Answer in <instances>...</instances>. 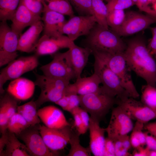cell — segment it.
I'll use <instances>...</instances> for the list:
<instances>
[{
  "label": "cell",
  "mask_w": 156,
  "mask_h": 156,
  "mask_svg": "<svg viewBox=\"0 0 156 156\" xmlns=\"http://www.w3.org/2000/svg\"><path fill=\"white\" fill-rule=\"evenodd\" d=\"M123 55L131 70L147 84L155 86L156 61L143 39L135 38L130 40Z\"/></svg>",
  "instance_id": "1"
},
{
  "label": "cell",
  "mask_w": 156,
  "mask_h": 156,
  "mask_svg": "<svg viewBox=\"0 0 156 156\" xmlns=\"http://www.w3.org/2000/svg\"><path fill=\"white\" fill-rule=\"evenodd\" d=\"M84 47L92 51L112 53H123L127 44L120 36L96 23L83 41Z\"/></svg>",
  "instance_id": "2"
},
{
  "label": "cell",
  "mask_w": 156,
  "mask_h": 156,
  "mask_svg": "<svg viewBox=\"0 0 156 156\" xmlns=\"http://www.w3.org/2000/svg\"><path fill=\"white\" fill-rule=\"evenodd\" d=\"M123 53H112L103 51H94L92 53L98 57L108 66L118 78L123 88L130 97L136 99L140 94L133 81L130 71Z\"/></svg>",
  "instance_id": "3"
},
{
  "label": "cell",
  "mask_w": 156,
  "mask_h": 156,
  "mask_svg": "<svg viewBox=\"0 0 156 156\" xmlns=\"http://www.w3.org/2000/svg\"><path fill=\"white\" fill-rule=\"evenodd\" d=\"M94 73L99 77L102 86L101 93L120 100L130 97L122 86L116 75L103 61L94 56Z\"/></svg>",
  "instance_id": "4"
},
{
  "label": "cell",
  "mask_w": 156,
  "mask_h": 156,
  "mask_svg": "<svg viewBox=\"0 0 156 156\" xmlns=\"http://www.w3.org/2000/svg\"><path fill=\"white\" fill-rule=\"evenodd\" d=\"M34 73L35 84L40 90L38 97L35 101L38 108L45 103L57 101L70 84V81L64 79Z\"/></svg>",
  "instance_id": "5"
},
{
  "label": "cell",
  "mask_w": 156,
  "mask_h": 156,
  "mask_svg": "<svg viewBox=\"0 0 156 156\" xmlns=\"http://www.w3.org/2000/svg\"><path fill=\"white\" fill-rule=\"evenodd\" d=\"M79 96L81 107L99 121L117 102L116 98L100 93Z\"/></svg>",
  "instance_id": "6"
},
{
  "label": "cell",
  "mask_w": 156,
  "mask_h": 156,
  "mask_svg": "<svg viewBox=\"0 0 156 156\" xmlns=\"http://www.w3.org/2000/svg\"><path fill=\"white\" fill-rule=\"evenodd\" d=\"M38 56L36 55L22 56L12 61L1 70L0 73V93L3 94V86L9 80L21 77L23 74L33 70L38 66Z\"/></svg>",
  "instance_id": "7"
},
{
  "label": "cell",
  "mask_w": 156,
  "mask_h": 156,
  "mask_svg": "<svg viewBox=\"0 0 156 156\" xmlns=\"http://www.w3.org/2000/svg\"><path fill=\"white\" fill-rule=\"evenodd\" d=\"M19 36L14 32L7 21L0 24V67L16 59L18 56Z\"/></svg>",
  "instance_id": "8"
},
{
  "label": "cell",
  "mask_w": 156,
  "mask_h": 156,
  "mask_svg": "<svg viewBox=\"0 0 156 156\" xmlns=\"http://www.w3.org/2000/svg\"><path fill=\"white\" fill-rule=\"evenodd\" d=\"M43 75L70 81L75 78L73 69L68 56L67 51L57 52L53 54V59L49 63L40 68Z\"/></svg>",
  "instance_id": "9"
},
{
  "label": "cell",
  "mask_w": 156,
  "mask_h": 156,
  "mask_svg": "<svg viewBox=\"0 0 156 156\" xmlns=\"http://www.w3.org/2000/svg\"><path fill=\"white\" fill-rule=\"evenodd\" d=\"M37 125L29 127L18 135L26 146L30 155H59L57 151H52L47 146Z\"/></svg>",
  "instance_id": "10"
},
{
  "label": "cell",
  "mask_w": 156,
  "mask_h": 156,
  "mask_svg": "<svg viewBox=\"0 0 156 156\" xmlns=\"http://www.w3.org/2000/svg\"><path fill=\"white\" fill-rule=\"evenodd\" d=\"M97 23L94 17L92 15L75 16L70 17L62 26L61 31L73 41L79 37L87 36Z\"/></svg>",
  "instance_id": "11"
},
{
  "label": "cell",
  "mask_w": 156,
  "mask_h": 156,
  "mask_svg": "<svg viewBox=\"0 0 156 156\" xmlns=\"http://www.w3.org/2000/svg\"><path fill=\"white\" fill-rule=\"evenodd\" d=\"M133 127L131 119L118 105L113 109L109 123L105 129L108 137L114 140L128 135Z\"/></svg>",
  "instance_id": "12"
},
{
  "label": "cell",
  "mask_w": 156,
  "mask_h": 156,
  "mask_svg": "<svg viewBox=\"0 0 156 156\" xmlns=\"http://www.w3.org/2000/svg\"><path fill=\"white\" fill-rule=\"evenodd\" d=\"M156 23V19L147 14L130 10L125 13L124 22L116 33L120 36H127L148 28Z\"/></svg>",
  "instance_id": "13"
},
{
  "label": "cell",
  "mask_w": 156,
  "mask_h": 156,
  "mask_svg": "<svg viewBox=\"0 0 156 156\" xmlns=\"http://www.w3.org/2000/svg\"><path fill=\"white\" fill-rule=\"evenodd\" d=\"M40 133L47 146L55 151L63 149L69 143L72 133L70 125L59 128L38 126Z\"/></svg>",
  "instance_id": "14"
},
{
  "label": "cell",
  "mask_w": 156,
  "mask_h": 156,
  "mask_svg": "<svg viewBox=\"0 0 156 156\" xmlns=\"http://www.w3.org/2000/svg\"><path fill=\"white\" fill-rule=\"evenodd\" d=\"M117 104L126 112L131 119L144 124L156 118V110L150 108L135 99L128 97L118 100Z\"/></svg>",
  "instance_id": "15"
},
{
  "label": "cell",
  "mask_w": 156,
  "mask_h": 156,
  "mask_svg": "<svg viewBox=\"0 0 156 156\" xmlns=\"http://www.w3.org/2000/svg\"><path fill=\"white\" fill-rule=\"evenodd\" d=\"M72 41L64 35L57 38L43 35L39 39L34 51L38 56L53 55L61 49H69Z\"/></svg>",
  "instance_id": "16"
},
{
  "label": "cell",
  "mask_w": 156,
  "mask_h": 156,
  "mask_svg": "<svg viewBox=\"0 0 156 156\" xmlns=\"http://www.w3.org/2000/svg\"><path fill=\"white\" fill-rule=\"evenodd\" d=\"M42 4L43 9L41 19L44 24L43 35L54 38L63 35L61 29L66 21L64 15L50 9Z\"/></svg>",
  "instance_id": "17"
},
{
  "label": "cell",
  "mask_w": 156,
  "mask_h": 156,
  "mask_svg": "<svg viewBox=\"0 0 156 156\" xmlns=\"http://www.w3.org/2000/svg\"><path fill=\"white\" fill-rule=\"evenodd\" d=\"M40 16L36 14L29 10L21 1L18 6L11 20L12 30L20 36L23 29L41 20Z\"/></svg>",
  "instance_id": "18"
},
{
  "label": "cell",
  "mask_w": 156,
  "mask_h": 156,
  "mask_svg": "<svg viewBox=\"0 0 156 156\" xmlns=\"http://www.w3.org/2000/svg\"><path fill=\"white\" fill-rule=\"evenodd\" d=\"M100 79L98 76L94 73L88 77L77 79L73 83L69 84L64 92L75 93L79 95H83L94 93H101Z\"/></svg>",
  "instance_id": "19"
},
{
  "label": "cell",
  "mask_w": 156,
  "mask_h": 156,
  "mask_svg": "<svg viewBox=\"0 0 156 156\" xmlns=\"http://www.w3.org/2000/svg\"><path fill=\"white\" fill-rule=\"evenodd\" d=\"M68 51V56L74 70L75 78L80 77L82 72L86 65L91 51L86 47L76 45L72 41Z\"/></svg>",
  "instance_id": "20"
},
{
  "label": "cell",
  "mask_w": 156,
  "mask_h": 156,
  "mask_svg": "<svg viewBox=\"0 0 156 156\" xmlns=\"http://www.w3.org/2000/svg\"><path fill=\"white\" fill-rule=\"evenodd\" d=\"M38 116L46 126L59 128L70 125L63 112L52 105L44 107L38 110Z\"/></svg>",
  "instance_id": "21"
},
{
  "label": "cell",
  "mask_w": 156,
  "mask_h": 156,
  "mask_svg": "<svg viewBox=\"0 0 156 156\" xmlns=\"http://www.w3.org/2000/svg\"><path fill=\"white\" fill-rule=\"evenodd\" d=\"M100 121L90 116L88 129L90 141L89 148L91 153L95 156H103L105 138V128L101 127Z\"/></svg>",
  "instance_id": "22"
},
{
  "label": "cell",
  "mask_w": 156,
  "mask_h": 156,
  "mask_svg": "<svg viewBox=\"0 0 156 156\" xmlns=\"http://www.w3.org/2000/svg\"><path fill=\"white\" fill-rule=\"evenodd\" d=\"M43 29L44 24L42 20L30 26L27 31L20 36L18 51L26 53L34 51L39 39V36Z\"/></svg>",
  "instance_id": "23"
},
{
  "label": "cell",
  "mask_w": 156,
  "mask_h": 156,
  "mask_svg": "<svg viewBox=\"0 0 156 156\" xmlns=\"http://www.w3.org/2000/svg\"><path fill=\"white\" fill-rule=\"evenodd\" d=\"M35 86L34 82L31 80L20 77L10 83L7 91L18 100L25 101L32 96Z\"/></svg>",
  "instance_id": "24"
},
{
  "label": "cell",
  "mask_w": 156,
  "mask_h": 156,
  "mask_svg": "<svg viewBox=\"0 0 156 156\" xmlns=\"http://www.w3.org/2000/svg\"><path fill=\"white\" fill-rule=\"evenodd\" d=\"M7 141L1 156H30L24 144L20 142L14 133L8 131Z\"/></svg>",
  "instance_id": "25"
},
{
  "label": "cell",
  "mask_w": 156,
  "mask_h": 156,
  "mask_svg": "<svg viewBox=\"0 0 156 156\" xmlns=\"http://www.w3.org/2000/svg\"><path fill=\"white\" fill-rule=\"evenodd\" d=\"M38 108L35 101L31 100L18 106L17 112L21 114L30 126L38 125L40 122Z\"/></svg>",
  "instance_id": "26"
},
{
  "label": "cell",
  "mask_w": 156,
  "mask_h": 156,
  "mask_svg": "<svg viewBox=\"0 0 156 156\" xmlns=\"http://www.w3.org/2000/svg\"><path fill=\"white\" fill-rule=\"evenodd\" d=\"M92 10L97 23L107 29L109 27L107 22L108 13L107 8L103 0H92Z\"/></svg>",
  "instance_id": "27"
},
{
  "label": "cell",
  "mask_w": 156,
  "mask_h": 156,
  "mask_svg": "<svg viewBox=\"0 0 156 156\" xmlns=\"http://www.w3.org/2000/svg\"><path fill=\"white\" fill-rule=\"evenodd\" d=\"M50 9L70 17L74 15L72 7L68 0H41Z\"/></svg>",
  "instance_id": "28"
},
{
  "label": "cell",
  "mask_w": 156,
  "mask_h": 156,
  "mask_svg": "<svg viewBox=\"0 0 156 156\" xmlns=\"http://www.w3.org/2000/svg\"><path fill=\"white\" fill-rule=\"evenodd\" d=\"M21 0H0V20H11Z\"/></svg>",
  "instance_id": "29"
},
{
  "label": "cell",
  "mask_w": 156,
  "mask_h": 156,
  "mask_svg": "<svg viewBox=\"0 0 156 156\" xmlns=\"http://www.w3.org/2000/svg\"><path fill=\"white\" fill-rule=\"evenodd\" d=\"M30 126L23 116L16 112L9 119L7 130L18 136Z\"/></svg>",
  "instance_id": "30"
},
{
  "label": "cell",
  "mask_w": 156,
  "mask_h": 156,
  "mask_svg": "<svg viewBox=\"0 0 156 156\" xmlns=\"http://www.w3.org/2000/svg\"><path fill=\"white\" fill-rule=\"evenodd\" d=\"M77 132L74 133L72 132L69 144L70 148L67 156H89L91 153L89 148L83 146L80 144L79 136Z\"/></svg>",
  "instance_id": "31"
},
{
  "label": "cell",
  "mask_w": 156,
  "mask_h": 156,
  "mask_svg": "<svg viewBox=\"0 0 156 156\" xmlns=\"http://www.w3.org/2000/svg\"><path fill=\"white\" fill-rule=\"evenodd\" d=\"M144 123L136 121L132 130L130 137L132 146L135 149L143 147L146 145V138L145 133L142 130L144 128Z\"/></svg>",
  "instance_id": "32"
},
{
  "label": "cell",
  "mask_w": 156,
  "mask_h": 156,
  "mask_svg": "<svg viewBox=\"0 0 156 156\" xmlns=\"http://www.w3.org/2000/svg\"><path fill=\"white\" fill-rule=\"evenodd\" d=\"M150 108L156 110V88L147 84L143 86L141 89V101Z\"/></svg>",
  "instance_id": "33"
},
{
  "label": "cell",
  "mask_w": 156,
  "mask_h": 156,
  "mask_svg": "<svg viewBox=\"0 0 156 156\" xmlns=\"http://www.w3.org/2000/svg\"><path fill=\"white\" fill-rule=\"evenodd\" d=\"M125 13L124 10H115L108 12L107 17V25L115 33L122 25Z\"/></svg>",
  "instance_id": "34"
},
{
  "label": "cell",
  "mask_w": 156,
  "mask_h": 156,
  "mask_svg": "<svg viewBox=\"0 0 156 156\" xmlns=\"http://www.w3.org/2000/svg\"><path fill=\"white\" fill-rule=\"evenodd\" d=\"M81 15H93L92 10V0H68Z\"/></svg>",
  "instance_id": "35"
},
{
  "label": "cell",
  "mask_w": 156,
  "mask_h": 156,
  "mask_svg": "<svg viewBox=\"0 0 156 156\" xmlns=\"http://www.w3.org/2000/svg\"><path fill=\"white\" fill-rule=\"evenodd\" d=\"M2 98L5 104L7 114L9 119L17 112L18 100L7 92L3 95Z\"/></svg>",
  "instance_id": "36"
},
{
  "label": "cell",
  "mask_w": 156,
  "mask_h": 156,
  "mask_svg": "<svg viewBox=\"0 0 156 156\" xmlns=\"http://www.w3.org/2000/svg\"><path fill=\"white\" fill-rule=\"evenodd\" d=\"M106 4L108 12L113 10H124L134 5L132 0H108Z\"/></svg>",
  "instance_id": "37"
},
{
  "label": "cell",
  "mask_w": 156,
  "mask_h": 156,
  "mask_svg": "<svg viewBox=\"0 0 156 156\" xmlns=\"http://www.w3.org/2000/svg\"><path fill=\"white\" fill-rule=\"evenodd\" d=\"M9 120L5 104L3 100L1 98L0 101V131L1 134L7 131Z\"/></svg>",
  "instance_id": "38"
},
{
  "label": "cell",
  "mask_w": 156,
  "mask_h": 156,
  "mask_svg": "<svg viewBox=\"0 0 156 156\" xmlns=\"http://www.w3.org/2000/svg\"><path fill=\"white\" fill-rule=\"evenodd\" d=\"M21 1L34 14L40 16L42 13L43 5L41 0H21Z\"/></svg>",
  "instance_id": "39"
},
{
  "label": "cell",
  "mask_w": 156,
  "mask_h": 156,
  "mask_svg": "<svg viewBox=\"0 0 156 156\" xmlns=\"http://www.w3.org/2000/svg\"><path fill=\"white\" fill-rule=\"evenodd\" d=\"M114 143L115 156H131L129 150L120 138L113 140Z\"/></svg>",
  "instance_id": "40"
},
{
  "label": "cell",
  "mask_w": 156,
  "mask_h": 156,
  "mask_svg": "<svg viewBox=\"0 0 156 156\" xmlns=\"http://www.w3.org/2000/svg\"><path fill=\"white\" fill-rule=\"evenodd\" d=\"M136 5L140 11L156 19V12L150 6L148 0H138Z\"/></svg>",
  "instance_id": "41"
},
{
  "label": "cell",
  "mask_w": 156,
  "mask_h": 156,
  "mask_svg": "<svg viewBox=\"0 0 156 156\" xmlns=\"http://www.w3.org/2000/svg\"><path fill=\"white\" fill-rule=\"evenodd\" d=\"M76 110L80 115L83 125V134H85L88 129L90 119L88 113L79 106L76 108Z\"/></svg>",
  "instance_id": "42"
},
{
  "label": "cell",
  "mask_w": 156,
  "mask_h": 156,
  "mask_svg": "<svg viewBox=\"0 0 156 156\" xmlns=\"http://www.w3.org/2000/svg\"><path fill=\"white\" fill-rule=\"evenodd\" d=\"M103 156H115L114 141L108 137L105 138Z\"/></svg>",
  "instance_id": "43"
},
{
  "label": "cell",
  "mask_w": 156,
  "mask_h": 156,
  "mask_svg": "<svg viewBox=\"0 0 156 156\" xmlns=\"http://www.w3.org/2000/svg\"><path fill=\"white\" fill-rule=\"evenodd\" d=\"M64 93L68 94L69 96V105L67 111L70 112L73 110L80 105L79 96L75 93Z\"/></svg>",
  "instance_id": "44"
},
{
  "label": "cell",
  "mask_w": 156,
  "mask_h": 156,
  "mask_svg": "<svg viewBox=\"0 0 156 156\" xmlns=\"http://www.w3.org/2000/svg\"><path fill=\"white\" fill-rule=\"evenodd\" d=\"M76 108L73 110L70 113H71L74 119V125L75 128L77 132L80 135L83 134V125L81 120Z\"/></svg>",
  "instance_id": "45"
},
{
  "label": "cell",
  "mask_w": 156,
  "mask_h": 156,
  "mask_svg": "<svg viewBox=\"0 0 156 156\" xmlns=\"http://www.w3.org/2000/svg\"><path fill=\"white\" fill-rule=\"evenodd\" d=\"M150 29L152 37L147 47L151 54L154 55L156 54V26L151 27Z\"/></svg>",
  "instance_id": "46"
},
{
  "label": "cell",
  "mask_w": 156,
  "mask_h": 156,
  "mask_svg": "<svg viewBox=\"0 0 156 156\" xmlns=\"http://www.w3.org/2000/svg\"><path fill=\"white\" fill-rule=\"evenodd\" d=\"M145 133L146 147L150 150L156 151V137L148 135L147 133Z\"/></svg>",
  "instance_id": "47"
},
{
  "label": "cell",
  "mask_w": 156,
  "mask_h": 156,
  "mask_svg": "<svg viewBox=\"0 0 156 156\" xmlns=\"http://www.w3.org/2000/svg\"><path fill=\"white\" fill-rule=\"evenodd\" d=\"M69 102V97L68 94L64 93L62 97L55 103L60 106L63 109L67 111Z\"/></svg>",
  "instance_id": "48"
},
{
  "label": "cell",
  "mask_w": 156,
  "mask_h": 156,
  "mask_svg": "<svg viewBox=\"0 0 156 156\" xmlns=\"http://www.w3.org/2000/svg\"><path fill=\"white\" fill-rule=\"evenodd\" d=\"M150 150L147 147L144 148L141 146L138 148L135 149L133 153L134 156H148V153Z\"/></svg>",
  "instance_id": "49"
},
{
  "label": "cell",
  "mask_w": 156,
  "mask_h": 156,
  "mask_svg": "<svg viewBox=\"0 0 156 156\" xmlns=\"http://www.w3.org/2000/svg\"><path fill=\"white\" fill-rule=\"evenodd\" d=\"M144 129L151 135L156 137V121L144 125Z\"/></svg>",
  "instance_id": "50"
},
{
  "label": "cell",
  "mask_w": 156,
  "mask_h": 156,
  "mask_svg": "<svg viewBox=\"0 0 156 156\" xmlns=\"http://www.w3.org/2000/svg\"><path fill=\"white\" fill-rule=\"evenodd\" d=\"M8 137V131L5 133L1 134L0 138V156H1L5 149Z\"/></svg>",
  "instance_id": "51"
},
{
  "label": "cell",
  "mask_w": 156,
  "mask_h": 156,
  "mask_svg": "<svg viewBox=\"0 0 156 156\" xmlns=\"http://www.w3.org/2000/svg\"><path fill=\"white\" fill-rule=\"evenodd\" d=\"M148 1L150 7L156 12V0H148Z\"/></svg>",
  "instance_id": "52"
},
{
  "label": "cell",
  "mask_w": 156,
  "mask_h": 156,
  "mask_svg": "<svg viewBox=\"0 0 156 156\" xmlns=\"http://www.w3.org/2000/svg\"><path fill=\"white\" fill-rule=\"evenodd\" d=\"M134 5H136L138 2V0H132Z\"/></svg>",
  "instance_id": "53"
},
{
  "label": "cell",
  "mask_w": 156,
  "mask_h": 156,
  "mask_svg": "<svg viewBox=\"0 0 156 156\" xmlns=\"http://www.w3.org/2000/svg\"><path fill=\"white\" fill-rule=\"evenodd\" d=\"M154 57H155V60L156 61V54L154 55Z\"/></svg>",
  "instance_id": "54"
},
{
  "label": "cell",
  "mask_w": 156,
  "mask_h": 156,
  "mask_svg": "<svg viewBox=\"0 0 156 156\" xmlns=\"http://www.w3.org/2000/svg\"><path fill=\"white\" fill-rule=\"evenodd\" d=\"M105 0L107 1L108 0Z\"/></svg>",
  "instance_id": "55"
},
{
  "label": "cell",
  "mask_w": 156,
  "mask_h": 156,
  "mask_svg": "<svg viewBox=\"0 0 156 156\" xmlns=\"http://www.w3.org/2000/svg\"><path fill=\"white\" fill-rule=\"evenodd\" d=\"M103 0L104 1V0Z\"/></svg>",
  "instance_id": "56"
}]
</instances>
